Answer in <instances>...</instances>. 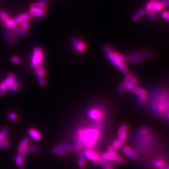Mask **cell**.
Wrapping results in <instances>:
<instances>
[{
	"label": "cell",
	"mask_w": 169,
	"mask_h": 169,
	"mask_svg": "<svg viewBox=\"0 0 169 169\" xmlns=\"http://www.w3.org/2000/svg\"><path fill=\"white\" fill-rule=\"evenodd\" d=\"M46 11V5L41 4L38 3H34L30 7V15L31 16L36 18H43Z\"/></svg>",
	"instance_id": "5b68a950"
},
{
	"label": "cell",
	"mask_w": 169,
	"mask_h": 169,
	"mask_svg": "<svg viewBox=\"0 0 169 169\" xmlns=\"http://www.w3.org/2000/svg\"><path fill=\"white\" fill-rule=\"evenodd\" d=\"M78 165L80 168H84L86 165V158L83 155H80L78 157Z\"/></svg>",
	"instance_id": "f546056e"
},
{
	"label": "cell",
	"mask_w": 169,
	"mask_h": 169,
	"mask_svg": "<svg viewBox=\"0 0 169 169\" xmlns=\"http://www.w3.org/2000/svg\"><path fill=\"white\" fill-rule=\"evenodd\" d=\"M120 57L124 62L140 63L142 61V59H140L139 58H137V57H135V56H131V55H130V56H128V55L120 54Z\"/></svg>",
	"instance_id": "ffe728a7"
},
{
	"label": "cell",
	"mask_w": 169,
	"mask_h": 169,
	"mask_svg": "<svg viewBox=\"0 0 169 169\" xmlns=\"http://www.w3.org/2000/svg\"><path fill=\"white\" fill-rule=\"evenodd\" d=\"M19 88H20V84L17 81H16L13 84L9 87L8 90L11 92H16L19 90Z\"/></svg>",
	"instance_id": "d590c367"
},
{
	"label": "cell",
	"mask_w": 169,
	"mask_h": 169,
	"mask_svg": "<svg viewBox=\"0 0 169 169\" xmlns=\"http://www.w3.org/2000/svg\"><path fill=\"white\" fill-rule=\"evenodd\" d=\"M99 125L81 128L77 131L75 139V148L77 151L81 148L92 149L97 145L102 130V127Z\"/></svg>",
	"instance_id": "6da1fadb"
},
{
	"label": "cell",
	"mask_w": 169,
	"mask_h": 169,
	"mask_svg": "<svg viewBox=\"0 0 169 169\" xmlns=\"http://www.w3.org/2000/svg\"><path fill=\"white\" fill-rule=\"evenodd\" d=\"M99 164H100L102 166L103 169H114L115 168L114 166L111 163L106 162L103 160L102 159H101V160H100Z\"/></svg>",
	"instance_id": "83f0119b"
},
{
	"label": "cell",
	"mask_w": 169,
	"mask_h": 169,
	"mask_svg": "<svg viewBox=\"0 0 169 169\" xmlns=\"http://www.w3.org/2000/svg\"><path fill=\"white\" fill-rule=\"evenodd\" d=\"M152 7L155 13L161 12L163 10V9H164V7H163V6L162 5L160 1H157L152 2Z\"/></svg>",
	"instance_id": "cb8c5ba5"
},
{
	"label": "cell",
	"mask_w": 169,
	"mask_h": 169,
	"mask_svg": "<svg viewBox=\"0 0 169 169\" xmlns=\"http://www.w3.org/2000/svg\"><path fill=\"white\" fill-rule=\"evenodd\" d=\"M154 165L156 168H162L165 167L166 163L164 160L162 159H157L154 162Z\"/></svg>",
	"instance_id": "f1b7e54d"
},
{
	"label": "cell",
	"mask_w": 169,
	"mask_h": 169,
	"mask_svg": "<svg viewBox=\"0 0 169 169\" xmlns=\"http://www.w3.org/2000/svg\"><path fill=\"white\" fill-rule=\"evenodd\" d=\"M107 152L109 154V155L111 156V159L114 160V162H117L119 164H123L125 163V159L121 156L120 155H119L115 151V150L113 148L111 147H110L108 150Z\"/></svg>",
	"instance_id": "8fae6325"
},
{
	"label": "cell",
	"mask_w": 169,
	"mask_h": 169,
	"mask_svg": "<svg viewBox=\"0 0 169 169\" xmlns=\"http://www.w3.org/2000/svg\"><path fill=\"white\" fill-rule=\"evenodd\" d=\"M104 111L101 108L98 107H93L88 111V116L91 120L100 122L104 118Z\"/></svg>",
	"instance_id": "8992f818"
},
{
	"label": "cell",
	"mask_w": 169,
	"mask_h": 169,
	"mask_svg": "<svg viewBox=\"0 0 169 169\" xmlns=\"http://www.w3.org/2000/svg\"><path fill=\"white\" fill-rule=\"evenodd\" d=\"M123 152L128 157L132 159H137L138 158V155L134 150L128 146H124L122 148Z\"/></svg>",
	"instance_id": "e0dca14e"
},
{
	"label": "cell",
	"mask_w": 169,
	"mask_h": 169,
	"mask_svg": "<svg viewBox=\"0 0 169 169\" xmlns=\"http://www.w3.org/2000/svg\"><path fill=\"white\" fill-rule=\"evenodd\" d=\"M29 27H30V23H29L28 21H24V22H23L21 24V28L25 31H27V30L29 28Z\"/></svg>",
	"instance_id": "60d3db41"
},
{
	"label": "cell",
	"mask_w": 169,
	"mask_h": 169,
	"mask_svg": "<svg viewBox=\"0 0 169 169\" xmlns=\"http://www.w3.org/2000/svg\"><path fill=\"white\" fill-rule=\"evenodd\" d=\"M165 169H168V168H165Z\"/></svg>",
	"instance_id": "7dc6e473"
},
{
	"label": "cell",
	"mask_w": 169,
	"mask_h": 169,
	"mask_svg": "<svg viewBox=\"0 0 169 169\" xmlns=\"http://www.w3.org/2000/svg\"><path fill=\"white\" fill-rule=\"evenodd\" d=\"M48 0H39V1L38 2V3L41 4H44V5H45L46 3L47 2Z\"/></svg>",
	"instance_id": "ee69618b"
},
{
	"label": "cell",
	"mask_w": 169,
	"mask_h": 169,
	"mask_svg": "<svg viewBox=\"0 0 169 169\" xmlns=\"http://www.w3.org/2000/svg\"><path fill=\"white\" fill-rule=\"evenodd\" d=\"M155 1H156V0H150V1H152V2H154Z\"/></svg>",
	"instance_id": "bcb514c9"
},
{
	"label": "cell",
	"mask_w": 169,
	"mask_h": 169,
	"mask_svg": "<svg viewBox=\"0 0 169 169\" xmlns=\"http://www.w3.org/2000/svg\"><path fill=\"white\" fill-rule=\"evenodd\" d=\"M30 18H31V15H30V13H22L16 16L14 19V20L16 24L18 25V24H21L24 21H29Z\"/></svg>",
	"instance_id": "2e32d148"
},
{
	"label": "cell",
	"mask_w": 169,
	"mask_h": 169,
	"mask_svg": "<svg viewBox=\"0 0 169 169\" xmlns=\"http://www.w3.org/2000/svg\"><path fill=\"white\" fill-rule=\"evenodd\" d=\"M103 51L109 61L115 66L118 68L123 73V75H127V74H128V68L126 65H125V63L121 58L120 53L115 52L113 50L112 48L108 45L104 46Z\"/></svg>",
	"instance_id": "7a4b0ae2"
},
{
	"label": "cell",
	"mask_w": 169,
	"mask_h": 169,
	"mask_svg": "<svg viewBox=\"0 0 169 169\" xmlns=\"http://www.w3.org/2000/svg\"><path fill=\"white\" fill-rule=\"evenodd\" d=\"M83 155L86 159H89L92 162L96 164H99L102 159L101 155L98 154L92 149H86L83 152Z\"/></svg>",
	"instance_id": "52a82bcc"
},
{
	"label": "cell",
	"mask_w": 169,
	"mask_h": 169,
	"mask_svg": "<svg viewBox=\"0 0 169 169\" xmlns=\"http://www.w3.org/2000/svg\"><path fill=\"white\" fill-rule=\"evenodd\" d=\"M8 134V129L7 128H4L0 131V141L6 139V135Z\"/></svg>",
	"instance_id": "e575fe53"
},
{
	"label": "cell",
	"mask_w": 169,
	"mask_h": 169,
	"mask_svg": "<svg viewBox=\"0 0 169 169\" xmlns=\"http://www.w3.org/2000/svg\"><path fill=\"white\" fill-rule=\"evenodd\" d=\"M152 108L155 114L163 115L168 113V95L165 93L158 95L153 100Z\"/></svg>",
	"instance_id": "3957f363"
},
{
	"label": "cell",
	"mask_w": 169,
	"mask_h": 169,
	"mask_svg": "<svg viewBox=\"0 0 169 169\" xmlns=\"http://www.w3.org/2000/svg\"><path fill=\"white\" fill-rule=\"evenodd\" d=\"M131 56H134L135 57L139 58L142 60L143 58H152L154 56V53L152 52H135L131 53Z\"/></svg>",
	"instance_id": "5bb4252c"
},
{
	"label": "cell",
	"mask_w": 169,
	"mask_h": 169,
	"mask_svg": "<svg viewBox=\"0 0 169 169\" xmlns=\"http://www.w3.org/2000/svg\"><path fill=\"white\" fill-rule=\"evenodd\" d=\"M52 152L54 154L59 155V156H64L66 154V151L61 149L57 145L52 148Z\"/></svg>",
	"instance_id": "4316f807"
},
{
	"label": "cell",
	"mask_w": 169,
	"mask_h": 169,
	"mask_svg": "<svg viewBox=\"0 0 169 169\" xmlns=\"http://www.w3.org/2000/svg\"><path fill=\"white\" fill-rule=\"evenodd\" d=\"M132 77H133L132 75H131V74H127V75H125V77L123 81H122V83H121L120 87H119V89H118V93H122L124 92L126 84L127 83V82L129 81V80Z\"/></svg>",
	"instance_id": "7402d4cb"
},
{
	"label": "cell",
	"mask_w": 169,
	"mask_h": 169,
	"mask_svg": "<svg viewBox=\"0 0 169 169\" xmlns=\"http://www.w3.org/2000/svg\"><path fill=\"white\" fill-rule=\"evenodd\" d=\"M39 151V148L36 146H28L27 148V152L35 153Z\"/></svg>",
	"instance_id": "74e56055"
},
{
	"label": "cell",
	"mask_w": 169,
	"mask_h": 169,
	"mask_svg": "<svg viewBox=\"0 0 169 169\" xmlns=\"http://www.w3.org/2000/svg\"><path fill=\"white\" fill-rule=\"evenodd\" d=\"M130 91L136 94V95L139 97V100L140 102L144 103L147 100V92L145 89L135 86L132 89H131Z\"/></svg>",
	"instance_id": "30bf717a"
},
{
	"label": "cell",
	"mask_w": 169,
	"mask_h": 169,
	"mask_svg": "<svg viewBox=\"0 0 169 169\" xmlns=\"http://www.w3.org/2000/svg\"><path fill=\"white\" fill-rule=\"evenodd\" d=\"M137 83H138V79L136 77H132L129 80V81L126 84L125 89H127L128 90L130 91L131 89H132L134 86H135Z\"/></svg>",
	"instance_id": "603a6c76"
},
{
	"label": "cell",
	"mask_w": 169,
	"mask_h": 169,
	"mask_svg": "<svg viewBox=\"0 0 169 169\" xmlns=\"http://www.w3.org/2000/svg\"><path fill=\"white\" fill-rule=\"evenodd\" d=\"M16 77L15 75L13 73L10 74L8 76L6 77L4 80L3 81V84L6 86L7 90H8L9 87L11 86L16 81Z\"/></svg>",
	"instance_id": "ac0fdd59"
},
{
	"label": "cell",
	"mask_w": 169,
	"mask_h": 169,
	"mask_svg": "<svg viewBox=\"0 0 169 169\" xmlns=\"http://www.w3.org/2000/svg\"><path fill=\"white\" fill-rule=\"evenodd\" d=\"M14 159H15L16 164L17 165L18 168L20 169H23L24 167V159L21 158V156H20L18 155L15 156Z\"/></svg>",
	"instance_id": "484cf974"
},
{
	"label": "cell",
	"mask_w": 169,
	"mask_h": 169,
	"mask_svg": "<svg viewBox=\"0 0 169 169\" xmlns=\"http://www.w3.org/2000/svg\"><path fill=\"white\" fill-rule=\"evenodd\" d=\"M35 73L38 78L39 83L41 86H45L46 84L45 80V70L41 66L35 68Z\"/></svg>",
	"instance_id": "7c38bea8"
},
{
	"label": "cell",
	"mask_w": 169,
	"mask_h": 169,
	"mask_svg": "<svg viewBox=\"0 0 169 169\" xmlns=\"http://www.w3.org/2000/svg\"><path fill=\"white\" fill-rule=\"evenodd\" d=\"M122 143L117 139L113 142L111 147L115 150H118L122 147Z\"/></svg>",
	"instance_id": "1f68e13d"
},
{
	"label": "cell",
	"mask_w": 169,
	"mask_h": 169,
	"mask_svg": "<svg viewBox=\"0 0 169 169\" xmlns=\"http://www.w3.org/2000/svg\"><path fill=\"white\" fill-rule=\"evenodd\" d=\"M6 93V91L0 90V97H3Z\"/></svg>",
	"instance_id": "f6af8a7d"
},
{
	"label": "cell",
	"mask_w": 169,
	"mask_h": 169,
	"mask_svg": "<svg viewBox=\"0 0 169 169\" xmlns=\"http://www.w3.org/2000/svg\"><path fill=\"white\" fill-rule=\"evenodd\" d=\"M10 146V142L4 139L1 141H0V148H6Z\"/></svg>",
	"instance_id": "f35d334b"
},
{
	"label": "cell",
	"mask_w": 169,
	"mask_h": 169,
	"mask_svg": "<svg viewBox=\"0 0 169 169\" xmlns=\"http://www.w3.org/2000/svg\"><path fill=\"white\" fill-rule=\"evenodd\" d=\"M8 117L12 121H16L18 119V115L13 112H11L8 114Z\"/></svg>",
	"instance_id": "ab89813d"
},
{
	"label": "cell",
	"mask_w": 169,
	"mask_h": 169,
	"mask_svg": "<svg viewBox=\"0 0 169 169\" xmlns=\"http://www.w3.org/2000/svg\"><path fill=\"white\" fill-rule=\"evenodd\" d=\"M44 58L45 56H44L43 50L40 47H36L31 55L30 60L31 66L34 68L41 66L44 61Z\"/></svg>",
	"instance_id": "277c9868"
},
{
	"label": "cell",
	"mask_w": 169,
	"mask_h": 169,
	"mask_svg": "<svg viewBox=\"0 0 169 169\" xmlns=\"http://www.w3.org/2000/svg\"><path fill=\"white\" fill-rule=\"evenodd\" d=\"M144 10L145 11V14H147L150 18H151L154 21L156 20V19H157V16H156V13L153 10L152 1H150L148 3H147Z\"/></svg>",
	"instance_id": "4fadbf2b"
},
{
	"label": "cell",
	"mask_w": 169,
	"mask_h": 169,
	"mask_svg": "<svg viewBox=\"0 0 169 169\" xmlns=\"http://www.w3.org/2000/svg\"><path fill=\"white\" fill-rule=\"evenodd\" d=\"M30 140L28 137H25L21 141L18 147V152H21L23 154H26L27 148L29 146Z\"/></svg>",
	"instance_id": "d6986e66"
},
{
	"label": "cell",
	"mask_w": 169,
	"mask_h": 169,
	"mask_svg": "<svg viewBox=\"0 0 169 169\" xmlns=\"http://www.w3.org/2000/svg\"><path fill=\"white\" fill-rule=\"evenodd\" d=\"M14 29V31H15V32L18 34H20L22 36H27L28 33H27V31H25L24 30H23L21 27L20 28H19V27H17L16 26L13 28Z\"/></svg>",
	"instance_id": "836d02e7"
},
{
	"label": "cell",
	"mask_w": 169,
	"mask_h": 169,
	"mask_svg": "<svg viewBox=\"0 0 169 169\" xmlns=\"http://www.w3.org/2000/svg\"><path fill=\"white\" fill-rule=\"evenodd\" d=\"M57 146L65 151H72L74 149V147L71 145H69V144H59V145H57Z\"/></svg>",
	"instance_id": "4dcf8cb0"
},
{
	"label": "cell",
	"mask_w": 169,
	"mask_h": 169,
	"mask_svg": "<svg viewBox=\"0 0 169 169\" xmlns=\"http://www.w3.org/2000/svg\"><path fill=\"white\" fill-rule=\"evenodd\" d=\"M11 62L13 63L17 64V65L21 64V63H22V60L20 57H18V56H12V57L11 58Z\"/></svg>",
	"instance_id": "8d00e7d4"
},
{
	"label": "cell",
	"mask_w": 169,
	"mask_h": 169,
	"mask_svg": "<svg viewBox=\"0 0 169 169\" xmlns=\"http://www.w3.org/2000/svg\"><path fill=\"white\" fill-rule=\"evenodd\" d=\"M8 18V14L4 10H0V21L3 23Z\"/></svg>",
	"instance_id": "d6a6232c"
},
{
	"label": "cell",
	"mask_w": 169,
	"mask_h": 169,
	"mask_svg": "<svg viewBox=\"0 0 169 169\" xmlns=\"http://www.w3.org/2000/svg\"><path fill=\"white\" fill-rule=\"evenodd\" d=\"M3 24L5 25L6 27L8 28H11V29L14 28L16 26L14 19H12L10 17L3 23Z\"/></svg>",
	"instance_id": "d4e9b609"
},
{
	"label": "cell",
	"mask_w": 169,
	"mask_h": 169,
	"mask_svg": "<svg viewBox=\"0 0 169 169\" xmlns=\"http://www.w3.org/2000/svg\"><path fill=\"white\" fill-rule=\"evenodd\" d=\"M72 45L76 52L78 53H83L86 48V45L84 41L80 40L76 38H73L71 40Z\"/></svg>",
	"instance_id": "ba28073f"
},
{
	"label": "cell",
	"mask_w": 169,
	"mask_h": 169,
	"mask_svg": "<svg viewBox=\"0 0 169 169\" xmlns=\"http://www.w3.org/2000/svg\"><path fill=\"white\" fill-rule=\"evenodd\" d=\"M162 18L164 20L168 21V18H169V13L168 11H164L162 13Z\"/></svg>",
	"instance_id": "b9f144b4"
},
{
	"label": "cell",
	"mask_w": 169,
	"mask_h": 169,
	"mask_svg": "<svg viewBox=\"0 0 169 169\" xmlns=\"http://www.w3.org/2000/svg\"><path fill=\"white\" fill-rule=\"evenodd\" d=\"M128 127L127 124H123L118 130V140L122 143L126 142L128 138Z\"/></svg>",
	"instance_id": "9c48e42d"
},
{
	"label": "cell",
	"mask_w": 169,
	"mask_h": 169,
	"mask_svg": "<svg viewBox=\"0 0 169 169\" xmlns=\"http://www.w3.org/2000/svg\"><path fill=\"white\" fill-rule=\"evenodd\" d=\"M28 133L29 136L31 138V139L36 141H38L41 139V133L38 130L34 128H30L28 131Z\"/></svg>",
	"instance_id": "9a60e30c"
},
{
	"label": "cell",
	"mask_w": 169,
	"mask_h": 169,
	"mask_svg": "<svg viewBox=\"0 0 169 169\" xmlns=\"http://www.w3.org/2000/svg\"><path fill=\"white\" fill-rule=\"evenodd\" d=\"M162 5L163 6V7H166L168 5V0H162V1H160Z\"/></svg>",
	"instance_id": "7bdbcfd3"
},
{
	"label": "cell",
	"mask_w": 169,
	"mask_h": 169,
	"mask_svg": "<svg viewBox=\"0 0 169 169\" xmlns=\"http://www.w3.org/2000/svg\"><path fill=\"white\" fill-rule=\"evenodd\" d=\"M145 15V11L144 8L140 9L137 11L131 17V21L133 22H138Z\"/></svg>",
	"instance_id": "44dd1931"
}]
</instances>
